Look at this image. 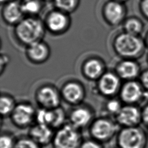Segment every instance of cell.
I'll return each mask as SVG.
<instances>
[{
  "mask_svg": "<svg viewBox=\"0 0 148 148\" xmlns=\"http://www.w3.org/2000/svg\"><path fill=\"white\" fill-rule=\"evenodd\" d=\"M46 31L43 20L38 16H25L13 30L16 39L25 47L43 40Z\"/></svg>",
  "mask_w": 148,
  "mask_h": 148,
  "instance_id": "cell-1",
  "label": "cell"
},
{
  "mask_svg": "<svg viewBox=\"0 0 148 148\" xmlns=\"http://www.w3.org/2000/svg\"><path fill=\"white\" fill-rule=\"evenodd\" d=\"M112 45L114 52L121 59L137 60L143 54L146 47L144 39L140 36L124 31L115 35Z\"/></svg>",
  "mask_w": 148,
  "mask_h": 148,
  "instance_id": "cell-2",
  "label": "cell"
},
{
  "mask_svg": "<svg viewBox=\"0 0 148 148\" xmlns=\"http://www.w3.org/2000/svg\"><path fill=\"white\" fill-rule=\"evenodd\" d=\"M119 130L114 119L105 115L95 117L88 127L90 138L103 144L116 136Z\"/></svg>",
  "mask_w": 148,
  "mask_h": 148,
  "instance_id": "cell-3",
  "label": "cell"
},
{
  "mask_svg": "<svg viewBox=\"0 0 148 148\" xmlns=\"http://www.w3.org/2000/svg\"><path fill=\"white\" fill-rule=\"evenodd\" d=\"M83 140L81 130L66 123L55 130L51 145L53 148H79Z\"/></svg>",
  "mask_w": 148,
  "mask_h": 148,
  "instance_id": "cell-4",
  "label": "cell"
},
{
  "mask_svg": "<svg viewBox=\"0 0 148 148\" xmlns=\"http://www.w3.org/2000/svg\"><path fill=\"white\" fill-rule=\"evenodd\" d=\"M116 144L119 148H146L147 136L139 126L120 128L116 135Z\"/></svg>",
  "mask_w": 148,
  "mask_h": 148,
  "instance_id": "cell-5",
  "label": "cell"
},
{
  "mask_svg": "<svg viewBox=\"0 0 148 148\" xmlns=\"http://www.w3.org/2000/svg\"><path fill=\"white\" fill-rule=\"evenodd\" d=\"M43 22L46 31L53 35H60L69 30L71 18L69 13L55 8L47 13Z\"/></svg>",
  "mask_w": 148,
  "mask_h": 148,
  "instance_id": "cell-6",
  "label": "cell"
},
{
  "mask_svg": "<svg viewBox=\"0 0 148 148\" xmlns=\"http://www.w3.org/2000/svg\"><path fill=\"white\" fill-rule=\"evenodd\" d=\"M34 98L38 107L48 109L60 106L62 100L60 90L50 83L38 87L35 90Z\"/></svg>",
  "mask_w": 148,
  "mask_h": 148,
  "instance_id": "cell-7",
  "label": "cell"
},
{
  "mask_svg": "<svg viewBox=\"0 0 148 148\" xmlns=\"http://www.w3.org/2000/svg\"><path fill=\"white\" fill-rule=\"evenodd\" d=\"M36 108L28 101H21L17 105L9 118L13 124L20 129L29 128L35 123Z\"/></svg>",
  "mask_w": 148,
  "mask_h": 148,
  "instance_id": "cell-8",
  "label": "cell"
},
{
  "mask_svg": "<svg viewBox=\"0 0 148 148\" xmlns=\"http://www.w3.org/2000/svg\"><path fill=\"white\" fill-rule=\"evenodd\" d=\"M147 94L139 81L134 80L124 82L118 95L123 103L138 105L148 98Z\"/></svg>",
  "mask_w": 148,
  "mask_h": 148,
  "instance_id": "cell-9",
  "label": "cell"
},
{
  "mask_svg": "<svg viewBox=\"0 0 148 148\" xmlns=\"http://www.w3.org/2000/svg\"><path fill=\"white\" fill-rule=\"evenodd\" d=\"M62 99L72 106L83 103L86 91L84 84L76 80L65 82L60 89Z\"/></svg>",
  "mask_w": 148,
  "mask_h": 148,
  "instance_id": "cell-10",
  "label": "cell"
},
{
  "mask_svg": "<svg viewBox=\"0 0 148 148\" xmlns=\"http://www.w3.org/2000/svg\"><path fill=\"white\" fill-rule=\"evenodd\" d=\"M101 12L106 23L109 25L116 27L122 24L127 18V9L124 3L109 0L103 4Z\"/></svg>",
  "mask_w": 148,
  "mask_h": 148,
  "instance_id": "cell-11",
  "label": "cell"
},
{
  "mask_svg": "<svg viewBox=\"0 0 148 148\" xmlns=\"http://www.w3.org/2000/svg\"><path fill=\"white\" fill-rule=\"evenodd\" d=\"M95 83L97 92L106 98L119 94L122 85L121 80L114 71H107Z\"/></svg>",
  "mask_w": 148,
  "mask_h": 148,
  "instance_id": "cell-12",
  "label": "cell"
},
{
  "mask_svg": "<svg viewBox=\"0 0 148 148\" xmlns=\"http://www.w3.org/2000/svg\"><path fill=\"white\" fill-rule=\"evenodd\" d=\"M95 118L92 108L83 103L73 106L68 113V123L80 130L88 128Z\"/></svg>",
  "mask_w": 148,
  "mask_h": 148,
  "instance_id": "cell-13",
  "label": "cell"
},
{
  "mask_svg": "<svg viewBox=\"0 0 148 148\" xmlns=\"http://www.w3.org/2000/svg\"><path fill=\"white\" fill-rule=\"evenodd\" d=\"M114 119L120 128L139 126L142 122V110L138 105L124 104Z\"/></svg>",
  "mask_w": 148,
  "mask_h": 148,
  "instance_id": "cell-14",
  "label": "cell"
},
{
  "mask_svg": "<svg viewBox=\"0 0 148 148\" xmlns=\"http://www.w3.org/2000/svg\"><path fill=\"white\" fill-rule=\"evenodd\" d=\"M106 71L105 61L98 57L87 58L83 62L81 66V72L83 76L89 81L96 82Z\"/></svg>",
  "mask_w": 148,
  "mask_h": 148,
  "instance_id": "cell-15",
  "label": "cell"
},
{
  "mask_svg": "<svg viewBox=\"0 0 148 148\" xmlns=\"http://www.w3.org/2000/svg\"><path fill=\"white\" fill-rule=\"evenodd\" d=\"M25 54L30 62L39 65L46 62L49 59L51 49L49 45L43 40L25 47Z\"/></svg>",
  "mask_w": 148,
  "mask_h": 148,
  "instance_id": "cell-16",
  "label": "cell"
},
{
  "mask_svg": "<svg viewBox=\"0 0 148 148\" xmlns=\"http://www.w3.org/2000/svg\"><path fill=\"white\" fill-rule=\"evenodd\" d=\"M114 71L125 82L136 80L142 72L139 64L133 59H121L116 63Z\"/></svg>",
  "mask_w": 148,
  "mask_h": 148,
  "instance_id": "cell-17",
  "label": "cell"
},
{
  "mask_svg": "<svg viewBox=\"0 0 148 148\" xmlns=\"http://www.w3.org/2000/svg\"><path fill=\"white\" fill-rule=\"evenodd\" d=\"M54 133L50 126L35 123L28 128V136L43 147L51 144Z\"/></svg>",
  "mask_w": 148,
  "mask_h": 148,
  "instance_id": "cell-18",
  "label": "cell"
},
{
  "mask_svg": "<svg viewBox=\"0 0 148 148\" xmlns=\"http://www.w3.org/2000/svg\"><path fill=\"white\" fill-rule=\"evenodd\" d=\"M3 21L10 25H16L24 17L21 2L16 0L9 1L3 4L1 10Z\"/></svg>",
  "mask_w": 148,
  "mask_h": 148,
  "instance_id": "cell-19",
  "label": "cell"
},
{
  "mask_svg": "<svg viewBox=\"0 0 148 148\" xmlns=\"http://www.w3.org/2000/svg\"><path fill=\"white\" fill-rule=\"evenodd\" d=\"M122 26L123 31L134 35L140 36L144 30L143 22L136 16L127 17Z\"/></svg>",
  "mask_w": 148,
  "mask_h": 148,
  "instance_id": "cell-20",
  "label": "cell"
},
{
  "mask_svg": "<svg viewBox=\"0 0 148 148\" xmlns=\"http://www.w3.org/2000/svg\"><path fill=\"white\" fill-rule=\"evenodd\" d=\"M17 102L10 94L2 92L0 98V113L1 118L9 117L14 109Z\"/></svg>",
  "mask_w": 148,
  "mask_h": 148,
  "instance_id": "cell-21",
  "label": "cell"
},
{
  "mask_svg": "<svg viewBox=\"0 0 148 148\" xmlns=\"http://www.w3.org/2000/svg\"><path fill=\"white\" fill-rule=\"evenodd\" d=\"M123 103L119 98H115V97L107 98L103 104V111L105 113L102 115L114 117L122 108Z\"/></svg>",
  "mask_w": 148,
  "mask_h": 148,
  "instance_id": "cell-22",
  "label": "cell"
},
{
  "mask_svg": "<svg viewBox=\"0 0 148 148\" xmlns=\"http://www.w3.org/2000/svg\"><path fill=\"white\" fill-rule=\"evenodd\" d=\"M21 9L26 16H37L42 9V5L39 0H27L21 2Z\"/></svg>",
  "mask_w": 148,
  "mask_h": 148,
  "instance_id": "cell-23",
  "label": "cell"
},
{
  "mask_svg": "<svg viewBox=\"0 0 148 148\" xmlns=\"http://www.w3.org/2000/svg\"><path fill=\"white\" fill-rule=\"evenodd\" d=\"M80 0H54L56 8L69 14L75 12L79 6Z\"/></svg>",
  "mask_w": 148,
  "mask_h": 148,
  "instance_id": "cell-24",
  "label": "cell"
},
{
  "mask_svg": "<svg viewBox=\"0 0 148 148\" xmlns=\"http://www.w3.org/2000/svg\"><path fill=\"white\" fill-rule=\"evenodd\" d=\"M17 138L10 132H2L0 137V148H14Z\"/></svg>",
  "mask_w": 148,
  "mask_h": 148,
  "instance_id": "cell-25",
  "label": "cell"
},
{
  "mask_svg": "<svg viewBox=\"0 0 148 148\" xmlns=\"http://www.w3.org/2000/svg\"><path fill=\"white\" fill-rule=\"evenodd\" d=\"M14 148H42L28 135L17 138Z\"/></svg>",
  "mask_w": 148,
  "mask_h": 148,
  "instance_id": "cell-26",
  "label": "cell"
},
{
  "mask_svg": "<svg viewBox=\"0 0 148 148\" xmlns=\"http://www.w3.org/2000/svg\"><path fill=\"white\" fill-rule=\"evenodd\" d=\"M79 148H105L103 143L90 138L83 139Z\"/></svg>",
  "mask_w": 148,
  "mask_h": 148,
  "instance_id": "cell-27",
  "label": "cell"
},
{
  "mask_svg": "<svg viewBox=\"0 0 148 148\" xmlns=\"http://www.w3.org/2000/svg\"><path fill=\"white\" fill-rule=\"evenodd\" d=\"M139 9L143 18L148 21V0L139 1Z\"/></svg>",
  "mask_w": 148,
  "mask_h": 148,
  "instance_id": "cell-28",
  "label": "cell"
},
{
  "mask_svg": "<svg viewBox=\"0 0 148 148\" xmlns=\"http://www.w3.org/2000/svg\"><path fill=\"white\" fill-rule=\"evenodd\" d=\"M10 62V57L6 53H1V64H0V73L2 75L3 72L5 71L6 67Z\"/></svg>",
  "mask_w": 148,
  "mask_h": 148,
  "instance_id": "cell-29",
  "label": "cell"
},
{
  "mask_svg": "<svg viewBox=\"0 0 148 148\" xmlns=\"http://www.w3.org/2000/svg\"><path fill=\"white\" fill-rule=\"evenodd\" d=\"M139 82L144 88V89L148 91V69L142 72L139 77Z\"/></svg>",
  "mask_w": 148,
  "mask_h": 148,
  "instance_id": "cell-30",
  "label": "cell"
},
{
  "mask_svg": "<svg viewBox=\"0 0 148 148\" xmlns=\"http://www.w3.org/2000/svg\"><path fill=\"white\" fill-rule=\"evenodd\" d=\"M142 122L148 128V103L141 109Z\"/></svg>",
  "mask_w": 148,
  "mask_h": 148,
  "instance_id": "cell-31",
  "label": "cell"
},
{
  "mask_svg": "<svg viewBox=\"0 0 148 148\" xmlns=\"http://www.w3.org/2000/svg\"><path fill=\"white\" fill-rule=\"evenodd\" d=\"M144 41H145V43L146 45V47H148V32H147V34H146L145 38L144 39Z\"/></svg>",
  "mask_w": 148,
  "mask_h": 148,
  "instance_id": "cell-32",
  "label": "cell"
},
{
  "mask_svg": "<svg viewBox=\"0 0 148 148\" xmlns=\"http://www.w3.org/2000/svg\"><path fill=\"white\" fill-rule=\"evenodd\" d=\"M114 1H118V2H122V3H125V2H127L128 0H114Z\"/></svg>",
  "mask_w": 148,
  "mask_h": 148,
  "instance_id": "cell-33",
  "label": "cell"
},
{
  "mask_svg": "<svg viewBox=\"0 0 148 148\" xmlns=\"http://www.w3.org/2000/svg\"><path fill=\"white\" fill-rule=\"evenodd\" d=\"M43 1H45V2H51V1H54V0H42Z\"/></svg>",
  "mask_w": 148,
  "mask_h": 148,
  "instance_id": "cell-34",
  "label": "cell"
},
{
  "mask_svg": "<svg viewBox=\"0 0 148 148\" xmlns=\"http://www.w3.org/2000/svg\"><path fill=\"white\" fill-rule=\"evenodd\" d=\"M16 1H19V2H23L26 1H27V0H16Z\"/></svg>",
  "mask_w": 148,
  "mask_h": 148,
  "instance_id": "cell-35",
  "label": "cell"
},
{
  "mask_svg": "<svg viewBox=\"0 0 148 148\" xmlns=\"http://www.w3.org/2000/svg\"><path fill=\"white\" fill-rule=\"evenodd\" d=\"M147 62H148V56H147Z\"/></svg>",
  "mask_w": 148,
  "mask_h": 148,
  "instance_id": "cell-36",
  "label": "cell"
},
{
  "mask_svg": "<svg viewBox=\"0 0 148 148\" xmlns=\"http://www.w3.org/2000/svg\"><path fill=\"white\" fill-rule=\"evenodd\" d=\"M114 148H119V147H114Z\"/></svg>",
  "mask_w": 148,
  "mask_h": 148,
  "instance_id": "cell-37",
  "label": "cell"
},
{
  "mask_svg": "<svg viewBox=\"0 0 148 148\" xmlns=\"http://www.w3.org/2000/svg\"><path fill=\"white\" fill-rule=\"evenodd\" d=\"M139 1H142V0H139Z\"/></svg>",
  "mask_w": 148,
  "mask_h": 148,
  "instance_id": "cell-38",
  "label": "cell"
}]
</instances>
